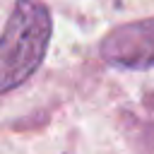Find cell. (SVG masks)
Returning a JSON list of instances; mask_svg holds the SVG:
<instances>
[{"mask_svg": "<svg viewBox=\"0 0 154 154\" xmlns=\"http://www.w3.org/2000/svg\"><path fill=\"white\" fill-rule=\"evenodd\" d=\"M53 19L41 0H17L0 34V94L24 84L43 63Z\"/></svg>", "mask_w": 154, "mask_h": 154, "instance_id": "obj_1", "label": "cell"}, {"mask_svg": "<svg viewBox=\"0 0 154 154\" xmlns=\"http://www.w3.org/2000/svg\"><path fill=\"white\" fill-rule=\"evenodd\" d=\"M101 58L108 65L144 70L154 65V17L120 24L101 41Z\"/></svg>", "mask_w": 154, "mask_h": 154, "instance_id": "obj_2", "label": "cell"}]
</instances>
